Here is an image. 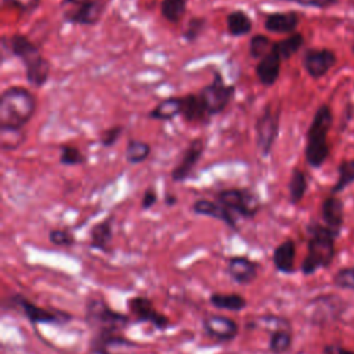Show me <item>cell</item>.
I'll list each match as a JSON object with an SVG mask.
<instances>
[{"instance_id":"cell-1","label":"cell","mask_w":354,"mask_h":354,"mask_svg":"<svg viewBox=\"0 0 354 354\" xmlns=\"http://www.w3.org/2000/svg\"><path fill=\"white\" fill-rule=\"evenodd\" d=\"M307 254L303 259L300 271L303 275L310 277L321 268H328L336 254L335 241L337 235L326 225L311 221L307 225Z\"/></svg>"},{"instance_id":"cell-2","label":"cell","mask_w":354,"mask_h":354,"mask_svg":"<svg viewBox=\"0 0 354 354\" xmlns=\"http://www.w3.org/2000/svg\"><path fill=\"white\" fill-rule=\"evenodd\" d=\"M7 43L10 54L21 59L28 83L36 88L43 87L50 77L51 64L48 59L41 55L36 44H33L25 35L15 33L7 39Z\"/></svg>"},{"instance_id":"cell-3","label":"cell","mask_w":354,"mask_h":354,"mask_svg":"<svg viewBox=\"0 0 354 354\" xmlns=\"http://www.w3.org/2000/svg\"><path fill=\"white\" fill-rule=\"evenodd\" d=\"M36 112L35 95L22 86H11L0 95V127L24 129Z\"/></svg>"},{"instance_id":"cell-4","label":"cell","mask_w":354,"mask_h":354,"mask_svg":"<svg viewBox=\"0 0 354 354\" xmlns=\"http://www.w3.org/2000/svg\"><path fill=\"white\" fill-rule=\"evenodd\" d=\"M333 123V113L329 105L322 104L315 111L306 136L304 158L311 167H321L330 153L328 133Z\"/></svg>"},{"instance_id":"cell-5","label":"cell","mask_w":354,"mask_h":354,"mask_svg":"<svg viewBox=\"0 0 354 354\" xmlns=\"http://www.w3.org/2000/svg\"><path fill=\"white\" fill-rule=\"evenodd\" d=\"M84 321L94 335H115L130 324V317L115 311L102 297H90L86 301Z\"/></svg>"},{"instance_id":"cell-6","label":"cell","mask_w":354,"mask_h":354,"mask_svg":"<svg viewBox=\"0 0 354 354\" xmlns=\"http://www.w3.org/2000/svg\"><path fill=\"white\" fill-rule=\"evenodd\" d=\"M216 199L231 213L238 214L243 218H253L260 210V201L257 195L249 189L242 188H227L217 192Z\"/></svg>"},{"instance_id":"cell-7","label":"cell","mask_w":354,"mask_h":354,"mask_svg":"<svg viewBox=\"0 0 354 354\" xmlns=\"http://www.w3.org/2000/svg\"><path fill=\"white\" fill-rule=\"evenodd\" d=\"M235 94V86L227 84L220 72H214L212 82L201 88L199 97L202 98L210 116L221 113Z\"/></svg>"},{"instance_id":"cell-8","label":"cell","mask_w":354,"mask_h":354,"mask_svg":"<svg viewBox=\"0 0 354 354\" xmlns=\"http://www.w3.org/2000/svg\"><path fill=\"white\" fill-rule=\"evenodd\" d=\"M256 147L263 156L270 155L279 131V111H272L271 105L264 106L254 123Z\"/></svg>"},{"instance_id":"cell-9","label":"cell","mask_w":354,"mask_h":354,"mask_svg":"<svg viewBox=\"0 0 354 354\" xmlns=\"http://www.w3.org/2000/svg\"><path fill=\"white\" fill-rule=\"evenodd\" d=\"M10 301H12L19 310L21 313L29 319V322L32 325H39V324H66L72 319V315L57 310V311H50L46 310L43 307H39L37 304H35L33 301H30L28 297L22 296V295H14L10 297Z\"/></svg>"},{"instance_id":"cell-10","label":"cell","mask_w":354,"mask_h":354,"mask_svg":"<svg viewBox=\"0 0 354 354\" xmlns=\"http://www.w3.org/2000/svg\"><path fill=\"white\" fill-rule=\"evenodd\" d=\"M127 310L137 322H148L158 330H165L170 326L167 315L159 313L152 300L147 296H133L126 301Z\"/></svg>"},{"instance_id":"cell-11","label":"cell","mask_w":354,"mask_h":354,"mask_svg":"<svg viewBox=\"0 0 354 354\" xmlns=\"http://www.w3.org/2000/svg\"><path fill=\"white\" fill-rule=\"evenodd\" d=\"M140 344L122 335H94L90 340L93 354H133Z\"/></svg>"},{"instance_id":"cell-12","label":"cell","mask_w":354,"mask_h":354,"mask_svg":"<svg viewBox=\"0 0 354 354\" xmlns=\"http://www.w3.org/2000/svg\"><path fill=\"white\" fill-rule=\"evenodd\" d=\"M203 151H205L203 138L202 137L192 138L188 142L187 148L184 149V152L180 158V162L171 170V180L174 183L185 181L191 176V173L194 171L198 162L201 160V158L203 155Z\"/></svg>"},{"instance_id":"cell-13","label":"cell","mask_w":354,"mask_h":354,"mask_svg":"<svg viewBox=\"0 0 354 354\" xmlns=\"http://www.w3.org/2000/svg\"><path fill=\"white\" fill-rule=\"evenodd\" d=\"M337 62L330 48H308L303 55V68L313 79L324 77Z\"/></svg>"},{"instance_id":"cell-14","label":"cell","mask_w":354,"mask_h":354,"mask_svg":"<svg viewBox=\"0 0 354 354\" xmlns=\"http://www.w3.org/2000/svg\"><path fill=\"white\" fill-rule=\"evenodd\" d=\"M202 328L207 336L220 343L232 342L239 332V326L235 319L218 314L205 317L202 319Z\"/></svg>"},{"instance_id":"cell-15","label":"cell","mask_w":354,"mask_h":354,"mask_svg":"<svg viewBox=\"0 0 354 354\" xmlns=\"http://www.w3.org/2000/svg\"><path fill=\"white\" fill-rule=\"evenodd\" d=\"M105 11V3L102 0H90L84 4L73 7L64 14V21L73 25L91 26L95 25Z\"/></svg>"},{"instance_id":"cell-16","label":"cell","mask_w":354,"mask_h":354,"mask_svg":"<svg viewBox=\"0 0 354 354\" xmlns=\"http://www.w3.org/2000/svg\"><path fill=\"white\" fill-rule=\"evenodd\" d=\"M259 263L246 256H232L228 259L227 272L239 285H248L253 282L259 274Z\"/></svg>"},{"instance_id":"cell-17","label":"cell","mask_w":354,"mask_h":354,"mask_svg":"<svg viewBox=\"0 0 354 354\" xmlns=\"http://www.w3.org/2000/svg\"><path fill=\"white\" fill-rule=\"evenodd\" d=\"M192 212L199 216L216 218L218 221H223L230 228L238 230L235 214L231 213L227 207H224L217 201L214 202V201H209V199H198L192 203Z\"/></svg>"},{"instance_id":"cell-18","label":"cell","mask_w":354,"mask_h":354,"mask_svg":"<svg viewBox=\"0 0 354 354\" xmlns=\"http://www.w3.org/2000/svg\"><path fill=\"white\" fill-rule=\"evenodd\" d=\"M321 217H322L324 225H326L339 236L343 227V221H344L343 201L336 195L326 196L321 205Z\"/></svg>"},{"instance_id":"cell-19","label":"cell","mask_w":354,"mask_h":354,"mask_svg":"<svg viewBox=\"0 0 354 354\" xmlns=\"http://www.w3.org/2000/svg\"><path fill=\"white\" fill-rule=\"evenodd\" d=\"M88 245L91 249L109 253L113 236V216H108L100 223H95L88 232Z\"/></svg>"},{"instance_id":"cell-20","label":"cell","mask_w":354,"mask_h":354,"mask_svg":"<svg viewBox=\"0 0 354 354\" xmlns=\"http://www.w3.org/2000/svg\"><path fill=\"white\" fill-rule=\"evenodd\" d=\"M300 22V17L296 11H281L272 12L266 17L264 28L272 33H295L297 25Z\"/></svg>"},{"instance_id":"cell-21","label":"cell","mask_w":354,"mask_h":354,"mask_svg":"<svg viewBox=\"0 0 354 354\" xmlns=\"http://www.w3.org/2000/svg\"><path fill=\"white\" fill-rule=\"evenodd\" d=\"M295 259H296V243L293 239L282 241L272 252V264L275 270L281 274L295 272Z\"/></svg>"},{"instance_id":"cell-22","label":"cell","mask_w":354,"mask_h":354,"mask_svg":"<svg viewBox=\"0 0 354 354\" xmlns=\"http://www.w3.org/2000/svg\"><path fill=\"white\" fill-rule=\"evenodd\" d=\"M281 62H282V59L274 50L257 62L256 76L263 86L271 87L275 84V82L279 77Z\"/></svg>"},{"instance_id":"cell-23","label":"cell","mask_w":354,"mask_h":354,"mask_svg":"<svg viewBox=\"0 0 354 354\" xmlns=\"http://www.w3.org/2000/svg\"><path fill=\"white\" fill-rule=\"evenodd\" d=\"M181 118L189 123H203L210 119L199 94H187L181 97Z\"/></svg>"},{"instance_id":"cell-24","label":"cell","mask_w":354,"mask_h":354,"mask_svg":"<svg viewBox=\"0 0 354 354\" xmlns=\"http://www.w3.org/2000/svg\"><path fill=\"white\" fill-rule=\"evenodd\" d=\"M181 116V97H167L148 112L149 119L173 120Z\"/></svg>"},{"instance_id":"cell-25","label":"cell","mask_w":354,"mask_h":354,"mask_svg":"<svg viewBox=\"0 0 354 354\" xmlns=\"http://www.w3.org/2000/svg\"><path fill=\"white\" fill-rule=\"evenodd\" d=\"M210 304L214 308L218 310H227V311H234V313H239L241 310H243L248 304L246 299L239 295V293H221V292H214L210 295L209 297Z\"/></svg>"},{"instance_id":"cell-26","label":"cell","mask_w":354,"mask_h":354,"mask_svg":"<svg viewBox=\"0 0 354 354\" xmlns=\"http://www.w3.org/2000/svg\"><path fill=\"white\" fill-rule=\"evenodd\" d=\"M227 29L228 33L234 37H239V36H245L248 33H250L252 28H253V22L250 19V17L243 11V10H234L227 15Z\"/></svg>"},{"instance_id":"cell-27","label":"cell","mask_w":354,"mask_h":354,"mask_svg":"<svg viewBox=\"0 0 354 354\" xmlns=\"http://www.w3.org/2000/svg\"><path fill=\"white\" fill-rule=\"evenodd\" d=\"M303 44H304V36L299 32H295L279 41H274L272 50L279 55L282 61H286L290 57H293L303 47Z\"/></svg>"},{"instance_id":"cell-28","label":"cell","mask_w":354,"mask_h":354,"mask_svg":"<svg viewBox=\"0 0 354 354\" xmlns=\"http://www.w3.org/2000/svg\"><path fill=\"white\" fill-rule=\"evenodd\" d=\"M308 188V183H307V177L306 174L295 167L290 173V178L288 183V189H289V202L292 205H297L306 195Z\"/></svg>"},{"instance_id":"cell-29","label":"cell","mask_w":354,"mask_h":354,"mask_svg":"<svg viewBox=\"0 0 354 354\" xmlns=\"http://www.w3.org/2000/svg\"><path fill=\"white\" fill-rule=\"evenodd\" d=\"M151 155V147L148 142L142 141V140H129L126 149H124V158L127 160V163L130 165H138L142 163L148 159V156Z\"/></svg>"},{"instance_id":"cell-30","label":"cell","mask_w":354,"mask_h":354,"mask_svg":"<svg viewBox=\"0 0 354 354\" xmlns=\"http://www.w3.org/2000/svg\"><path fill=\"white\" fill-rule=\"evenodd\" d=\"M292 329H277L270 335L268 350L271 354H285L292 347Z\"/></svg>"},{"instance_id":"cell-31","label":"cell","mask_w":354,"mask_h":354,"mask_svg":"<svg viewBox=\"0 0 354 354\" xmlns=\"http://www.w3.org/2000/svg\"><path fill=\"white\" fill-rule=\"evenodd\" d=\"M354 183V159L342 160L337 166V180L330 189L332 195H336Z\"/></svg>"},{"instance_id":"cell-32","label":"cell","mask_w":354,"mask_h":354,"mask_svg":"<svg viewBox=\"0 0 354 354\" xmlns=\"http://www.w3.org/2000/svg\"><path fill=\"white\" fill-rule=\"evenodd\" d=\"M25 141L24 129L0 127V147L3 151H15Z\"/></svg>"},{"instance_id":"cell-33","label":"cell","mask_w":354,"mask_h":354,"mask_svg":"<svg viewBox=\"0 0 354 354\" xmlns=\"http://www.w3.org/2000/svg\"><path fill=\"white\" fill-rule=\"evenodd\" d=\"M188 0H162L160 12L169 22H178L187 12Z\"/></svg>"},{"instance_id":"cell-34","label":"cell","mask_w":354,"mask_h":354,"mask_svg":"<svg viewBox=\"0 0 354 354\" xmlns=\"http://www.w3.org/2000/svg\"><path fill=\"white\" fill-rule=\"evenodd\" d=\"M272 47H274V41H271L270 37H267L266 35L257 33L249 41V54L254 59H261L272 51Z\"/></svg>"},{"instance_id":"cell-35","label":"cell","mask_w":354,"mask_h":354,"mask_svg":"<svg viewBox=\"0 0 354 354\" xmlns=\"http://www.w3.org/2000/svg\"><path fill=\"white\" fill-rule=\"evenodd\" d=\"M207 25V19L205 17H192L189 18L184 32H183V39L188 43H195L201 35L205 32Z\"/></svg>"},{"instance_id":"cell-36","label":"cell","mask_w":354,"mask_h":354,"mask_svg":"<svg viewBox=\"0 0 354 354\" xmlns=\"http://www.w3.org/2000/svg\"><path fill=\"white\" fill-rule=\"evenodd\" d=\"M59 163L64 166H76L86 163V156L73 145H62L59 151Z\"/></svg>"},{"instance_id":"cell-37","label":"cell","mask_w":354,"mask_h":354,"mask_svg":"<svg viewBox=\"0 0 354 354\" xmlns=\"http://www.w3.org/2000/svg\"><path fill=\"white\" fill-rule=\"evenodd\" d=\"M48 241L61 248H71L75 245V235L66 228H54L48 232Z\"/></svg>"},{"instance_id":"cell-38","label":"cell","mask_w":354,"mask_h":354,"mask_svg":"<svg viewBox=\"0 0 354 354\" xmlns=\"http://www.w3.org/2000/svg\"><path fill=\"white\" fill-rule=\"evenodd\" d=\"M333 283L340 289H347L354 292V266L343 267L337 270L333 277Z\"/></svg>"},{"instance_id":"cell-39","label":"cell","mask_w":354,"mask_h":354,"mask_svg":"<svg viewBox=\"0 0 354 354\" xmlns=\"http://www.w3.org/2000/svg\"><path fill=\"white\" fill-rule=\"evenodd\" d=\"M123 126H120V124H116V126H112V127H108V129H105L104 131H101V134H100V144L102 145V147H105V148H109V147H113L118 141H119V138H120V136L123 134Z\"/></svg>"},{"instance_id":"cell-40","label":"cell","mask_w":354,"mask_h":354,"mask_svg":"<svg viewBox=\"0 0 354 354\" xmlns=\"http://www.w3.org/2000/svg\"><path fill=\"white\" fill-rule=\"evenodd\" d=\"M1 3L4 7H11L24 14H29L37 8L40 0H1Z\"/></svg>"},{"instance_id":"cell-41","label":"cell","mask_w":354,"mask_h":354,"mask_svg":"<svg viewBox=\"0 0 354 354\" xmlns=\"http://www.w3.org/2000/svg\"><path fill=\"white\" fill-rule=\"evenodd\" d=\"M289 3H296L303 7H313V8H328L335 6L339 0H282Z\"/></svg>"},{"instance_id":"cell-42","label":"cell","mask_w":354,"mask_h":354,"mask_svg":"<svg viewBox=\"0 0 354 354\" xmlns=\"http://www.w3.org/2000/svg\"><path fill=\"white\" fill-rule=\"evenodd\" d=\"M158 202V194H156V189L149 187L144 191V195H142V199H141V209L142 210H149L155 203Z\"/></svg>"},{"instance_id":"cell-43","label":"cell","mask_w":354,"mask_h":354,"mask_svg":"<svg viewBox=\"0 0 354 354\" xmlns=\"http://www.w3.org/2000/svg\"><path fill=\"white\" fill-rule=\"evenodd\" d=\"M324 354H354V350L344 348L339 344H325L322 348Z\"/></svg>"},{"instance_id":"cell-44","label":"cell","mask_w":354,"mask_h":354,"mask_svg":"<svg viewBox=\"0 0 354 354\" xmlns=\"http://www.w3.org/2000/svg\"><path fill=\"white\" fill-rule=\"evenodd\" d=\"M177 196L174 195V194H171V192H167L166 195H165V205L166 206H169V207H171V206H174L176 203H177Z\"/></svg>"},{"instance_id":"cell-45","label":"cell","mask_w":354,"mask_h":354,"mask_svg":"<svg viewBox=\"0 0 354 354\" xmlns=\"http://www.w3.org/2000/svg\"><path fill=\"white\" fill-rule=\"evenodd\" d=\"M90 0H62V6H72V7H77L80 4H84Z\"/></svg>"},{"instance_id":"cell-46","label":"cell","mask_w":354,"mask_h":354,"mask_svg":"<svg viewBox=\"0 0 354 354\" xmlns=\"http://www.w3.org/2000/svg\"><path fill=\"white\" fill-rule=\"evenodd\" d=\"M353 53H354V44H353Z\"/></svg>"}]
</instances>
